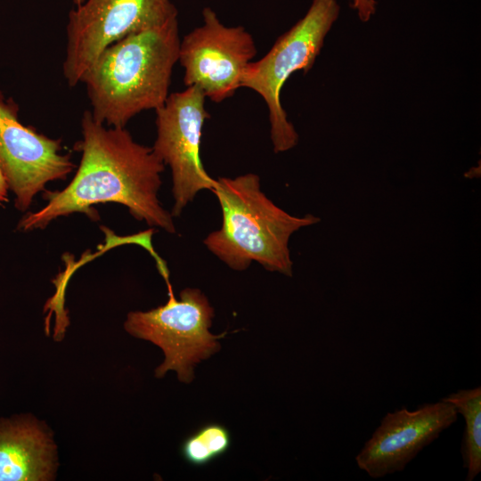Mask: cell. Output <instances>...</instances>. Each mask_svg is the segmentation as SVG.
<instances>
[{
  "label": "cell",
  "instance_id": "6da1fadb",
  "mask_svg": "<svg viewBox=\"0 0 481 481\" xmlns=\"http://www.w3.org/2000/svg\"><path fill=\"white\" fill-rule=\"evenodd\" d=\"M81 133L75 145L81 152L75 176L61 191H45L46 205L24 215L18 229H43L73 213L97 220L94 206L114 202L126 207L136 220L175 233L173 216L158 199L165 164L152 148L135 142L126 127H106L90 110L82 116Z\"/></svg>",
  "mask_w": 481,
  "mask_h": 481
},
{
  "label": "cell",
  "instance_id": "7a4b0ae2",
  "mask_svg": "<svg viewBox=\"0 0 481 481\" xmlns=\"http://www.w3.org/2000/svg\"><path fill=\"white\" fill-rule=\"evenodd\" d=\"M180 45L178 15L132 33L105 48L84 74L93 118L125 127L137 114L161 107L169 95Z\"/></svg>",
  "mask_w": 481,
  "mask_h": 481
},
{
  "label": "cell",
  "instance_id": "3957f363",
  "mask_svg": "<svg viewBox=\"0 0 481 481\" xmlns=\"http://www.w3.org/2000/svg\"><path fill=\"white\" fill-rule=\"evenodd\" d=\"M216 180L212 192L219 201L223 221L220 229L205 238L207 249L232 270L244 271L257 262L267 271L291 277L289 237L321 219L311 214L303 217L288 214L264 193L256 174Z\"/></svg>",
  "mask_w": 481,
  "mask_h": 481
},
{
  "label": "cell",
  "instance_id": "277c9868",
  "mask_svg": "<svg viewBox=\"0 0 481 481\" xmlns=\"http://www.w3.org/2000/svg\"><path fill=\"white\" fill-rule=\"evenodd\" d=\"M337 0H312L305 16L277 38L260 60L244 69L240 87L258 94L269 115L270 136L275 153L287 151L298 143V135L281 106V91L292 73L312 69L324 38L339 15Z\"/></svg>",
  "mask_w": 481,
  "mask_h": 481
},
{
  "label": "cell",
  "instance_id": "5b68a950",
  "mask_svg": "<svg viewBox=\"0 0 481 481\" xmlns=\"http://www.w3.org/2000/svg\"><path fill=\"white\" fill-rule=\"evenodd\" d=\"M166 283L167 302L147 312L129 313L124 326L132 336L162 349L165 360L156 369L157 378L175 371L180 381L190 383L195 365L220 350L218 339L225 332L214 335L209 331L214 309L200 289H184L176 299L170 281Z\"/></svg>",
  "mask_w": 481,
  "mask_h": 481
},
{
  "label": "cell",
  "instance_id": "8992f818",
  "mask_svg": "<svg viewBox=\"0 0 481 481\" xmlns=\"http://www.w3.org/2000/svg\"><path fill=\"white\" fill-rule=\"evenodd\" d=\"M178 15L171 0H85L66 25L62 72L73 87L101 53L121 38Z\"/></svg>",
  "mask_w": 481,
  "mask_h": 481
},
{
  "label": "cell",
  "instance_id": "52a82bcc",
  "mask_svg": "<svg viewBox=\"0 0 481 481\" xmlns=\"http://www.w3.org/2000/svg\"><path fill=\"white\" fill-rule=\"evenodd\" d=\"M206 96L196 86L169 94L155 110L157 137L151 147L172 173L173 216L181 215L202 190L213 191L216 180L205 170L200 159L202 128L210 118Z\"/></svg>",
  "mask_w": 481,
  "mask_h": 481
},
{
  "label": "cell",
  "instance_id": "ba28073f",
  "mask_svg": "<svg viewBox=\"0 0 481 481\" xmlns=\"http://www.w3.org/2000/svg\"><path fill=\"white\" fill-rule=\"evenodd\" d=\"M201 14V25L180 39L178 61L185 86H196L219 103L240 87L242 73L257 50L244 27L224 25L210 7Z\"/></svg>",
  "mask_w": 481,
  "mask_h": 481
},
{
  "label": "cell",
  "instance_id": "9c48e42d",
  "mask_svg": "<svg viewBox=\"0 0 481 481\" xmlns=\"http://www.w3.org/2000/svg\"><path fill=\"white\" fill-rule=\"evenodd\" d=\"M18 112L16 102L0 91V168L15 196V208L26 211L46 183L66 179L76 166L61 151V140L24 126Z\"/></svg>",
  "mask_w": 481,
  "mask_h": 481
},
{
  "label": "cell",
  "instance_id": "30bf717a",
  "mask_svg": "<svg viewBox=\"0 0 481 481\" xmlns=\"http://www.w3.org/2000/svg\"><path fill=\"white\" fill-rule=\"evenodd\" d=\"M458 414L452 404L442 399L414 411L402 407L387 412L355 456L358 468L372 478L404 470L457 420Z\"/></svg>",
  "mask_w": 481,
  "mask_h": 481
},
{
  "label": "cell",
  "instance_id": "8fae6325",
  "mask_svg": "<svg viewBox=\"0 0 481 481\" xmlns=\"http://www.w3.org/2000/svg\"><path fill=\"white\" fill-rule=\"evenodd\" d=\"M55 445L38 421L0 420V481H45L54 477Z\"/></svg>",
  "mask_w": 481,
  "mask_h": 481
},
{
  "label": "cell",
  "instance_id": "7c38bea8",
  "mask_svg": "<svg viewBox=\"0 0 481 481\" xmlns=\"http://www.w3.org/2000/svg\"><path fill=\"white\" fill-rule=\"evenodd\" d=\"M442 400L452 404L465 420L461 452L467 481L481 471V387L461 389Z\"/></svg>",
  "mask_w": 481,
  "mask_h": 481
},
{
  "label": "cell",
  "instance_id": "4fadbf2b",
  "mask_svg": "<svg viewBox=\"0 0 481 481\" xmlns=\"http://www.w3.org/2000/svg\"><path fill=\"white\" fill-rule=\"evenodd\" d=\"M231 443V434L226 427L219 423H208L183 441L180 452L188 463L203 466L224 454Z\"/></svg>",
  "mask_w": 481,
  "mask_h": 481
},
{
  "label": "cell",
  "instance_id": "5bb4252c",
  "mask_svg": "<svg viewBox=\"0 0 481 481\" xmlns=\"http://www.w3.org/2000/svg\"><path fill=\"white\" fill-rule=\"evenodd\" d=\"M350 5L357 12L359 19L366 22L376 12L377 2L375 0H350Z\"/></svg>",
  "mask_w": 481,
  "mask_h": 481
},
{
  "label": "cell",
  "instance_id": "9a60e30c",
  "mask_svg": "<svg viewBox=\"0 0 481 481\" xmlns=\"http://www.w3.org/2000/svg\"><path fill=\"white\" fill-rule=\"evenodd\" d=\"M9 186L0 168V206L8 201Z\"/></svg>",
  "mask_w": 481,
  "mask_h": 481
},
{
  "label": "cell",
  "instance_id": "2e32d148",
  "mask_svg": "<svg viewBox=\"0 0 481 481\" xmlns=\"http://www.w3.org/2000/svg\"><path fill=\"white\" fill-rule=\"evenodd\" d=\"M75 6H78L85 2V0H72Z\"/></svg>",
  "mask_w": 481,
  "mask_h": 481
}]
</instances>
